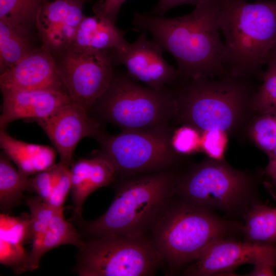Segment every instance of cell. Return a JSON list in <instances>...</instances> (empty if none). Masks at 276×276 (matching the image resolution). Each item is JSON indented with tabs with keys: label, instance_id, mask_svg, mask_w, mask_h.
Segmentation results:
<instances>
[{
	"label": "cell",
	"instance_id": "6da1fadb",
	"mask_svg": "<svg viewBox=\"0 0 276 276\" xmlns=\"http://www.w3.org/2000/svg\"><path fill=\"white\" fill-rule=\"evenodd\" d=\"M220 0H205L190 13L177 17L135 12L137 31H148L153 40L174 57L182 80L229 75L220 37Z\"/></svg>",
	"mask_w": 276,
	"mask_h": 276
},
{
	"label": "cell",
	"instance_id": "7a4b0ae2",
	"mask_svg": "<svg viewBox=\"0 0 276 276\" xmlns=\"http://www.w3.org/2000/svg\"><path fill=\"white\" fill-rule=\"evenodd\" d=\"M178 178L170 168L125 177L102 216L90 221L81 216H75V220L90 238L108 234L145 236L171 202Z\"/></svg>",
	"mask_w": 276,
	"mask_h": 276
},
{
	"label": "cell",
	"instance_id": "3957f363",
	"mask_svg": "<svg viewBox=\"0 0 276 276\" xmlns=\"http://www.w3.org/2000/svg\"><path fill=\"white\" fill-rule=\"evenodd\" d=\"M219 23L228 74L262 77L276 47V0H220Z\"/></svg>",
	"mask_w": 276,
	"mask_h": 276
},
{
	"label": "cell",
	"instance_id": "277c9868",
	"mask_svg": "<svg viewBox=\"0 0 276 276\" xmlns=\"http://www.w3.org/2000/svg\"><path fill=\"white\" fill-rule=\"evenodd\" d=\"M247 77L182 80L176 88V117L201 133L237 126L256 90Z\"/></svg>",
	"mask_w": 276,
	"mask_h": 276
},
{
	"label": "cell",
	"instance_id": "5b68a950",
	"mask_svg": "<svg viewBox=\"0 0 276 276\" xmlns=\"http://www.w3.org/2000/svg\"><path fill=\"white\" fill-rule=\"evenodd\" d=\"M239 228L238 224L209 209L181 200L170 202L151 231L150 239L162 261L180 266L191 263L211 244Z\"/></svg>",
	"mask_w": 276,
	"mask_h": 276
},
{
	"label": "cell",
	"instance_id": "8992f818",
	"mask_svg": "<svg viewBox=\"0 0 276 276\" xmlns=\"http://www.w3.org/2000/svg\"><path fill=\"white\" fill-rule=\"evenodd\" d=\"M93 108L122 131L170 126L176 117V89L156 91L139 84L127 73H114L109 86Z\"/></svg>",
	"mask_w": 276,
	"mask_h": 276
},
{
	"label": "cell",
	"instance_id": "52a82bcc",
	"mask_svg": "<svg viewBox=\"0 0 276 276\" xmlns=\"http://www.w3.org/2000/svg\"><path fill=\"white\" fill-rule=\"evenodd\" d=\"M162 261L150 239L113 234L90 238L78 247L80 276H144Z\"/></svg>",
	"mask_w": 276,
	"mask_h": 276
},
{
	"label": "cell",
	"instance_id": "ba28073f",
	"mask_svg": "<svg viewBox=\"0 0 276 276\" xmlns=\"http://www.w3.org/2000/svg\"><path fill=\"white\" fill-rule=\"evenodd\" d=\"M170 126L122 131L110 135L101 131L95 138L100 153L116 172L125 177L161 171L177 161L171 144Z\"/></svg>",
	"mask_w": 276,
	"mask_h": 276
},
{
	"label": "cell",
	"instance_id": "9c48e42d",
	"mask_svg": "<svg viewBox=\"0 0 276 276\" xmlns=\"http://www.w3.org/2000/svg\"><path fill=\"white\" fill-rule=\"evenodd\" d=\"M250 190V181L244 173L211 158L178 178L175 193L194 206L229 211L243 204Z\"/></svg>",
	"mask_w": 276,
	"mask_h": 276
},
{
	"label": "cell",
	"instance_id": "30bf717a",
	"mask_svg": "<svg viewBox=\"0 0 276 276\" xmlns=\"http://www.w3.org/2000/svg\"><path fill=\"white\" fill-rule=\"evenodd\" d=\"M112 50L68 49L54 56L58 74L73 102L88 111L113 79Z\"/></svg>",
	"mask_w": 276,
	"mask_h": 276
},
{
	"label": "cell",
	"instance_id": "8fae6325",
	"mask_svg": "<svg viewBox=\"0 0 276 276\" xmlns=\"http://www.w3.org/2000/svg\"><path fill=\"white\" fill-rule=\"evenodd\" d=\"M141 31L137 39L121 50H112L113 63L123 65L127 74L136 81L159 91L175 88L182 80L177 69L163 57L164 50Z\"/></svg>",
	"mask_w": 276,
	"mask_h": 276
},
{
	"label": "cell",
	"instance_id": "7c38bea8",
	"mask_svg": "<svg viewBox=\"0 0 276 276\" xmlns=\"http://www.w3.org/2000/svg\"><path fill=\"white\" fill-rule=\"evenodd\" d=\"M276 262V244L219 239L207 247L186 270L189 275H211L229 272L245 264Z\"/></svg>",
	"mask_w": 276,
	"mask_h": 276
},
{
	"label": "cell",
	"instance_id": "4fadbf2b",
	"mask_svg": "<svg viewBox=\"0 0 276 276\" xmlns=\"http://www.w3.org/2000/svg\"><path fill=\"white\" fill-rule=\"evenodd\" d=\"M88 112L72 102L48 117L34 121L48 136L60 162L68 167L80 141L88 136L95 139L103 131L100 122Z\"/></svg>",
	"mask_w": 276,
	"mask_h": 276
},
{
	"label": "cell",
	"instance_id": "5bb4252c",
	"mask_svg": "<svg viewBox=\"0 0 276 276\" xmlns=\"http://www.w3.org/2000/svg\"><path fill=\"white\" fill-rule=\"evenodd\" d=\"M85 0H55L44 3L37 14L35 26L42 45L55 57L67 50L84 15Z\"/></svg>",
	"mask_w": 276,
	"mask_h": 276
},
{
	"label": "cell",
	"instance_id": "9a60e30c",
	"mask_svg": "<svg viewBox=\"0 0 276 276\" xmlns=\"http://www.w3.org/2000/svg\"><path fill=\"white\" fill-rule=\"evenodd\" d=\"M1 89L49 90L67 93L52 53L41 45L1 74Z\"/></svg>",
	"mask_w": 276,
	"mask_h": 276
},
{
	"label": "cell",
	"instance_id": "2e32d148",
	"mask_svg": "<svg viewBox=\"0 0 276 276\" xmlns=\"http://www.w3.org/2000/svg\"><path fill=\"white\" fill-rule=\"evenodd\" d=\"M0 129L18 119L48 117L73 102L67 93L49 90H18L2 89Z\"/></svg>",
	"mask_w": 276,
	"mask_h": 276
},
{
	"label": "cell",
	"instance_id": "e0dca14e",
	"mask_svg": "<svg viewBox=\"0 0 276 276\" xmlns=\"http://www.w3.org/2000/svg\"><path fill=\"white\" fill-rule=\"evenodd\" d=\"M93 9L95 15L83 16L69 49L95 51L125 48L129 43L124 38L125 32L119 29L106 15L103 0L96 2Z\"/></svg>",
	"mask_w": 276,
	"mask_h": 276
},
{
	"label": "cell",
	"instance_id": "ac0fdd59",
	"mask_svg": "<svg viewBox=\"0 0 276 276\" xmlns=\"http://www.w3.org/2000/svg\"><path fill=\"white\" fill-rule=\"evenodd\" d=\"M70 167L75 214L81 216L82 206L88 196L111 183L117 173L111 163L100 153L92 158L79 159Z\"/></svg>",
	"mask_w": 276,
	"mask_h": 276
},
{
	"label": "cell",
	"instance_id": "d6986e66",
	"mask_svg": "<svg viewBox=\"0 0 276 276\" xmlns=\"http://www.w3.org/2000/svg\"><path fill=\"white\" fill-rule=\"evenodd\" d=\"M3 152L25 174L31 176L55 164L57 152L49 146L29 143L10 136L0 129Z\"/></svg>",
	"mask_w": 276,
	"mask_h": 276
},
{
	"label": "cell",
	"instance_id": "ffe728a7",
	"mask_svg": "<svg viewBox=\"0 0 276 276\" xmlns=\"http://www.w3.org/2000/svg\"><path fill=\"white\" fill-rule=\"evenodd\" d=\"M82 235L63 216V209L58 211L40 236L32 242L29 252V270L37 269L42 256L49 250L63 245L79 247Z\"/></svg>",
	"mask_w": 276,
	"mask_h": 276
},
{
	"label": "cell",
	"instance_id": "44dd1931",
	"mask_svg": "<svg viewBox=\"0 0 276 276\" xmlns=\"http://www.w3.org/2000/svg\"><path fill=\"white\" fill-rule=\"evenodd\" d=\"M33 26L0 21L1 74L37 48L33 42Z\"/></svg>",
	"mask_w": 276,
	"mask_h": 276
},
{
	"label": "cell",
	"instance_id": "7402d4cb",
	"mask_svg": "<svg viewBox=\"0 0 276 276\" xmlns=\"http://www.w3.org/2000/svg\"><path fill=\"white\" fill-rule=\"evenodd\" d=\"M30 176L16 170L2 152L0 155V208L4 213L19 205L28 189Z\"/></svg>",
	"mask_w": 276,
	"mask_h": 276
},
{
	"label": "cell",
	"instance_id": "603a6c76",
	"mask_svg": "<svg viewBox=\"0 0 276 276\" xmlns=\"http://www.w3.org/2000/svg\"><path fill=\"white\" fill-rule=\"evenodd\" d=\"M242 228L246 241L276 244V208L254 205L247 212Z\"/></svg>",
	"mask_w": 276,
	"mask_h": 276
},
{
	"label": "cell",
	"instance_id": "cb8c5ba5",
	"mask_svg": "<svg viewBox=\"0 0 276 276\" xmlns=\"http://www.w3.org/2000/svg\"><path fill=\"white\" fill-rule=\"evenodd\" d=\"M49 0H0V21L35 25L42 5Z\"/></svg>",
	"mask_w": 276,
	"mask_h": 276
},
{
	"label": "cell",
	"instance_id": "d4e9b609",
	"mask_svg": "<svg viewBox=\"0 0 276 276\" xmlns=\"http://www.w3.org/2000/svg\"><path fill=\"white\" fill-rule=\"evenodd\" d=\"M262 75L263 83L252 95L249 106L258 114L276 111V59L270 57Z\"/></svg>",
	"mask_w": 276,
	"mask_h": 276
},
{
	"label": "cell",
	"instance_id": "484cf974",
	"mask_svg": "<svg viewBox=\"0 0 276 276\" xmlns=\"http://www.w3.org/2000/svg\"><path fill=\"white\" fill-rule=\"evenodd\" d=\"M0 239L25 245L32 242L33 233L30 215L23 213L20 216L0 215Z\"/></svg>",
	"mask_w": 276,
	"mask_h": 276
},
{
	"label": "cell",
	"instance_id": "4316f807",
	"mask_svg": "<svg viewBox=\"0 0 276 276\" xmlns=\"http://www.w3.org/2000/svg\"><path fill=\"white\" fill-rule=\"evenodd\" d=\"M256 144L267 154L276 147V111L258 114L250 127Z\"/></svg>",
	"mask_w": 276,
	"mask_h": 276
},
{
	"label": "cell",
	"instance_id": "83f0119b",
	"mask_svg": "<svg viewBox=\"0 0 276 276\" xmlns=\"http://www.w3.org/2000/svg\"><path fill=\"white\" fill-rule=\"evenodd\" d=\"M29 253L24 245L0 239V262L17 274L29 270Z\"/></svg>",
	"mask_w": 276,
	"mask_h": 276
},
{
	"label": "cell",
	"instance_id": "f1b7e54d",
	"mask_svg": "<svg viewBox=\"0 0 276 276\" xmlns=\"http://www.w3.org/2000/svg\"><path fill=\"white\" fill-rule=\"evenodd\" d=\"M202 133L195 127L185 124L173 132L171 144L178 154H189L201 150Z\"/></svg>",
	"mask_w": 276,
	"mask_h": 276
},
{
	"label": "cell",
	"instance_id": "f546056e",
	"mask_svg": "<svg viewBox=\"0 0 276 276\" xmlns=\"http://www.w3.org/2000/svg\"><path fill=\"white\" fill-rule=\"evenodd\" d=\"M64 166L59 162L34 174L30 178L28 189L35 192L45 202Z\"/></svg>",
	"mask_w": 276,
	"mask_h": 276
},
{
	"label": "cell",
	"instance_id": "4dcf8cb0",
	"mask_svg": "<svg viewBox=\"0 0 276 276\" xmlns=\"http://www.w3.org/2000/svg\"><path fill=\"white\" fill-rule=\"evenodd\" d=\"M227 142V132L225 131L212 129L202 132L201 150L211 159L223 160Z\"/></svg>",
	"mask_w": 276,
	"mask_h": 276
},
{
	"label": "cell",
	"instance_id": "1f68e13d",
	"mask_svg": "<svg viewBox=\"0 0 276 276\" xmlns=\"http://www.w3.org/2000/svg\"><path fill=\"white\" fill-rule=\"evenodd\" d=\"M71 188L70 167L64 166L45 202L55 209H63V204Z\"/></svg>",
	"mask_w": 276,
	"mask_h": 276
},
{
	"label": "cell",
	"instance_id": "d6a6232c",
	"mask_svg": "<svg viewBox=\"0 0 276 276\" xmlns=\"http://www.w3.org/2000/svg\"><path fill=\"white\" fill-rule=\"evenodd\" d=\"M205 0H159L151 15L163 16L169 10L182 5L191 4L194 6Z\"/></svg>",
	"mask_w": 276,
	"mask_h": 276
},
{
	"label": "cell",
	"instance_id": "836d02e7",
	"mask_svg": "<svg viewBox=\"0 0 276 276\" xmlns=\"http://www.w3.org/2000/svg\"><path fill=\"white\" fill-rule=\"evenodd\" d=\"M254 265V267L252 270L248 273V275H275L276 262L263 261L258 262Z\"/></svg>",
	"mask_w": 276,
	"mask_h": 276
},
{
	"label": "cell",
	"instance_id": "e575fe53",
	"mask_svg": "<svg viewBox=\"0 0 276 276\" xmlns=\"http://www.w3.org/2000/svg\"><path fill=\"white\" fill-rule=\"evenodd\" d=\"M126 0H103V7L106 15L116 22L120 10Z\"/></svg>",
	"mask_w": 276,
	"mask_h": 276
},
{
	"label": "cell",
	"instance_id": "d590c367",
	"mask_svg": "<svg viewBox=\"0 0 276 276\" xmlns=\"http://www.w3.org/2000/svg\"><path fill=\"white\" fill-rule=\"evenodd\" d=\"M267 155L269 162L266 168V172L276 169V147Z\"/></svg>",
	"mask_w": 276,
	"mask_h": 276
},
{
	"label": "cell",
	"instance_id": "8d00e7d4",
	"mask_svg": "<svg viewBox=\"0 0 276 276\" xmlns=\"http://www.w3.org/2000/svg\"><path fill=\"white\" fill-rule=\"evenodd\" d=\"M266 174L270 177L276 185V169L267 172Z\"/></svg>",
	"mask_w": 276,
	"mask_h": 276
},
{
	"label": "cell",
	"instance_id": "74e56055",
	"mask_svg": "<svg viewBox=\"0 0 276 276\" xmlns=\"http://www.w3.org/2000/svg\"><path fill=\"white\" fill-rule=\"evenodd\" d=\"M270 57H273L276 59V47L272 52ZM270 59V58H269Z\"/></svg>",
	"mask_w": 276,
	"mask_h": 276
},
{
	"label": "cell",
	"instance_id": "f35d334b",
	"mask_svg": "<svg viewBox=\"0 0 276 276\" xmlns=\"http://www.w3.org/2000/svg\"><path fill=\"white\" fill-rule=\"evenodd\" d=\"M245 1H248V0H245Z\"/></svg>",
	"mask_w": 276,
	"mask_h": 276
},
{
	"label": "cell",
	"instance_id": "ab89813d",
	"mask_svg": "<svg viewBox=\"0 0 276 276\" xmlns=\"http://www.w3.org/2000/svg\"><path fill=\"white\" fill-rule=\"evenodd\" d=\"M86 1H87V0H85Z\"/></svg>",
	"mask_w": 276,
	"mask_h": 276
}]
</instances>
